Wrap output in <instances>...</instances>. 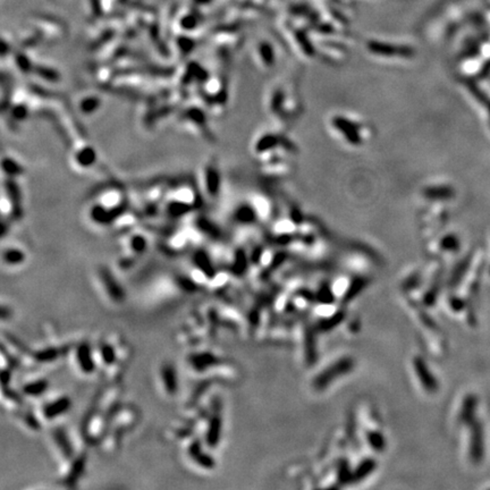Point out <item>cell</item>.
Returning a JSON list of instances; mask_svg holds the SVG:
<instances>
[{
    "label": "cell",
    "instance_id": "1",
    "mask_svg": "<svg viewBox=\"0 0 490 490\" xmlns=\"http://www.w3.org/2000/svg\"><path fill=\"white\" fill-rule=\"evenodd\" d=\"M107 422L108 418L105 413H102L100 410H98L96 406H93L83 421V437L85 442L91 445H97L106 436L107 430Z\"/></svg>",
    "mask_w": 490,
    "mask_h": 490
},
{
    "label": "cell",
    "instance_id": "3",
    "mask_svg": "<svg viewBox=\"0 0 490 490\" xmlns=\"http://www.w3.org/2000/svg\"><path fill=\"white\" fill-rule=\"evenodd\" d=\"M75 359L80 370L85 374H91L96 370V361L93 359L92 348L88 343H82L75 351Z\"/></svg>",
    "mask_w": 490,
    "mask_h": 490
},
{
    "label": "cell",
    "instance_id": "13",
    "mask_svg": "<svg viewBox=\"0 0 490 490\" xmlns=\"http://www.w3.org/2000/svg\"><path fill=\"white\" fill-rule=\"evenodd\" d=\"M196 2H201V3H204V2H209L210 0H195Z\"/></svg>",
    "mask_w": 490,
    "mask_h": 490
},
{
    "label": "cell",
    "instance_id": "8",
    "mask_svg": "<svg viewBox=\"0 0 490 490\" xmlns=\"http://www.w3.org/2000/svg\"><path fill=\"white\" fill-rule=\"evenodd\" d=\"M48 387H49L48 380L38 379V380H33L31 382H26V384L22 387V392L27 395V396L36 397V396H41L43 393H46Z\"/></svg>",
    "mask_w": 490,
    "mask_h": 490
},
{
    "label": "cell",
    "instance_id": "4",
    "mask_svg": "<svg viewBox=\"0 0 490 490\" xmlns=\"http://www.w3.org/2000/svg\"><path fill=\"white\" fill-rule=\"evenodd\" d=\"M72 406V401L67 396H61L55 401L47 403L42 407V415L46 420L57 419L60 415L67 413Z\"/></svg>",
    "mask_w": 490,
    "mask_h": 490
},
{
    "label": "cell",
    "instance_id": "6",
    "mask_svg": "<svg viewBox=\"0 0 490 490\" xmlns=\"http://www.w3.org/2000/svg\"><path fill=\"white\" fill-rule=\"evenodd\" d=\"M52 439L56 443L57 450L59 451L60 455L63 456L66 462H71V460L74 458V448L65 430L60 428L53 430Z\"/></svg>",
    "mask_w": 490,
    "mask_h": 490
},
{
    "label": "cell",
    "instance_id": "9",
    "mask_svg": "<svg viewBox=\"0 0 490 490\" xmlns=\"http://www.w3.org/2000/svg\"><path fill=\"white\" fill-rule=\"evenodd\" d=\"M99 356L106 366H111L116 362V351L109 343H101L99 345Z\"/></svg>",
    "mask_w": 490,
    "mask_h": 490
},
{
    "label": "cell",
    "instance_id": "7",
    "mask_svg": "<svg viewBox=\"0 0 490 490\" xmlns=\"http://www.w3.org/2000/svg\"><path fill=\"white\" fill-rule=\"evenodd\" d=\"M64 347L57 346H47L40 348L39 351L33 352V357L36 363H49V362L56 361L60 355H63Z\"/></svg>",
    "mask_w": 490,
    "mask_h": 490
},
{
    "label": "cell",
    "instance_id": "11",
    "mask_svg": "<svg viewBox=\"0 0 490 490\" xmlns=\"http://www.w3.org/2000/svg\"><path fill=\"white\" fill-rule=\"evenodd\" d=\"M13 317V310L11 308L0 304V321L9 320Z\"/></svg>",
    "mask_w": 490,
    "mask_h": 490
},
{
    "label": "cell",
    "instance_id": "2",
    "mask_svg": "<svg viewBox=\"0 0 490 490\" xmlns=\"http://www.w3.org/2000/svg\"><path fill=\"white\" fill-rule=\"evenodd\" d=\"M85 463H86V456L83 454H80L79 456H74L71 460V463L66 469L65 472H63L61 475V484H64L67 487H73L75 486L77 481H79L80 478L82 477L85 469Z\"/></svg>",
    "mask_w": 490,
    "mask_h": 490
},
{
    "label": "cell",
    "instance_id": "5",
    "mask_svg": "<svg viewBox=\"0 0 490 490\" xmlns=\"http://www.w3.org/2000/svg\"><path fill=\"white\" fill-rule=\"evenodd\" d=\"M99 276H100L102 285L109 298L114 302H122L124 299V292H123L121 285L116 282V279L114 278V276L110 274V271L101 269L99 271Z\"/></svg>",
    "mask_w": 490,
    "mask_h": 490
},
{
    "label": "cell",
    "instance_id": "10",
    "mask_svg": "<svg viewBox=\"0 0 490 490\" xmlns=\"http://www.w3.org/2000/svg\"><path fill=\"white\" fill-rule=\"evenodd\" d=\"M22 420L24 423L30 428L32 430H39L40 429V422L38 418L35 417L32 412H25V413L22 414Z\"/></svg>",
    "mask_w": 490,
    "mask_h": 490
},
{
    "label": "cell",
    "instance_id": "12",
    "mask_svg": "<svg viewBox=\"0 0 490 490\" xmlns=\"http://www.w3.org/2000/svg\"><path fill=\"white\" fill-rule=\"evenodd\" d=\"M22 253L19 252H8L6 254V261L9 263H17L19 261H22Z\"/></svg>",
    "mask_w": 490,
    "mask_h": 490
}]
</instances>
